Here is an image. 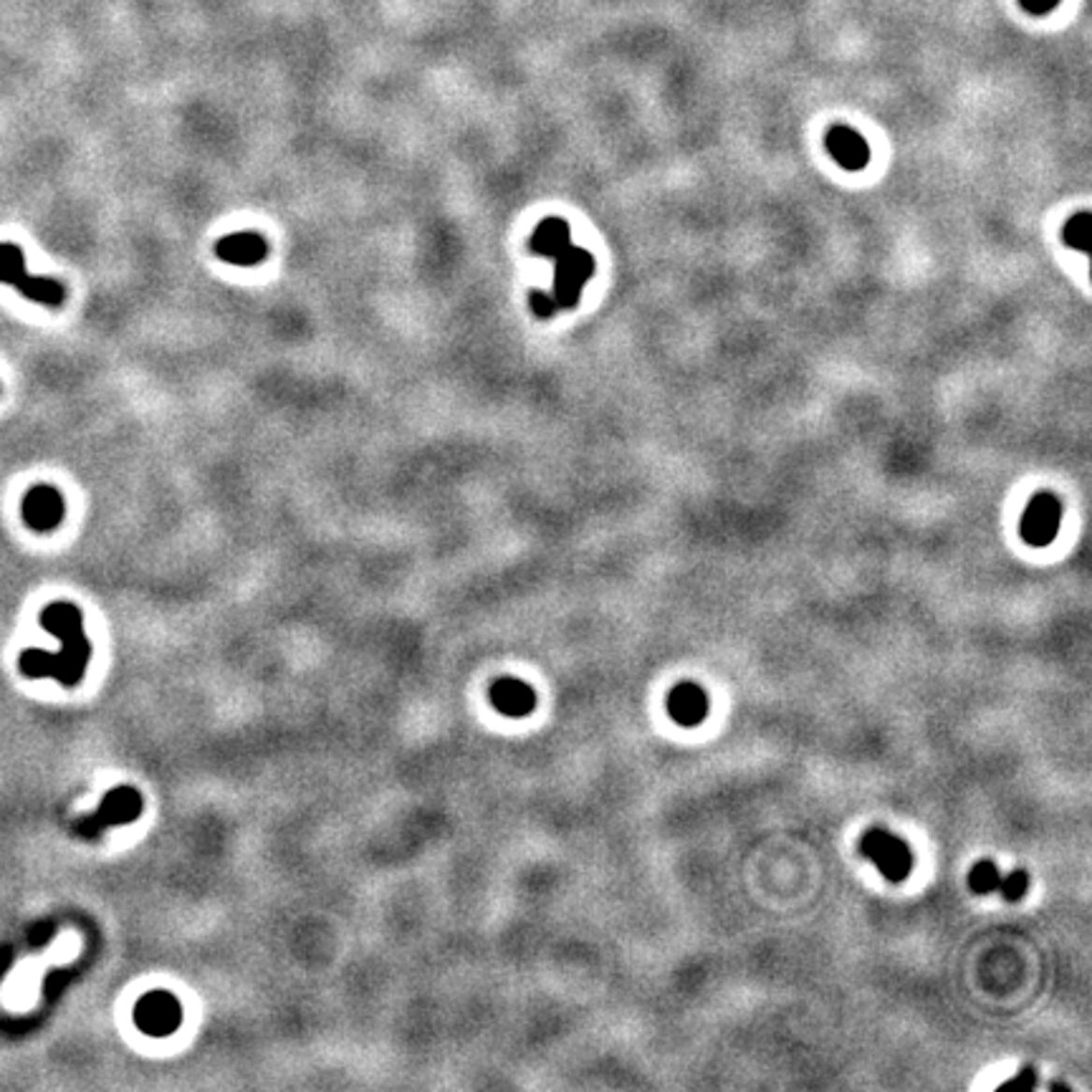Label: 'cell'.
<instances>
[{
    "label": "cell",
    "instance_id": "277c9868",
    "mask_svg": "<svg viewBox=\"0 0 1092 1092\" xmlns=\"http://www.w3.org/2000/svg\"><path fill=\"white\" fill-rule=\"evenodd\" d=\"M595 268H597L595 256L580 246L564 248L559 256H554V291H552V296L556 299V307H577L582 289L595 276Z\"/></svg>",
    "mask_w": 1092,
    "mask_h": 1092
},
{
    "label": "cell",
    "instance_id": "e0dca14e",
    "mask_svg": "<svg viewBox=\"0 0 1092 1092\" xmlns=\"http://www.w3.org/2000/svg\"><path fill=\"white\" fill-rule=\"evenodd\" d=\"M1034 1087H1037V1070L1034 1067H1024L1014 1080H1007L1001 1085V1090H1034Z\"/></svg>",
    "mask_w": 1092,
    "mask_h": 1092
},
{
    "label": "cell",
    "instance_id": "2e32d148",
    "mask_svg": "<svg viewBox=\"0 0 1092 1092\" xmlns=\"http://www.w3.org/2000/svg\"><path fill=\"white\" fill-rule=\"evenodd\" d=\"M531 311L539 316V319H549V316L556 314V299L552 296V294H546V291H531Z\"/></svg>",
    "mask_w": 1092,
    "mask_h": 1092
},
{
    "label": "cell",
    "instance_id": "7c38bea8",
    "mask_svg": "<svg viewBox=\"0 0 1092 1092\" xmlns=\"http://www.w3.org/2000/svg\"><path fill=\"white\" fill-rule=\"evenodd\" d=\"M569 246H572V228L562 218H546V221L539 223L537 231H534L529 240L531 253L544 258L559 256L564 248Z\"/></svg>",
    "mask_w": 1092,
    "mask_h": 1092
},
{
    "label": "cell",
    "instance_id": "ba28073f",
    "mask_svg": "<svg viewBox=\"0 0 1092 1092\" xmlns=\"http://www.w3.org/2000/svg\"><path fill=\"white\" fill-rule=\"evenodd\" d=\"M825 145H827V152L835 157V163L845 170L860 172L870 165V145L853 127L835 124L825 136Z\"/></svg>",
    "mask_w": 1092,
    "mask_h": 1092
},
{
    "label": "cell",
    "instance_id": "7a4b0ae2",
    "mask_svg": "<svg viewBox=\"0 0 1092 1092\" xmlns=\"http://www.w3.org/2000/svg\"><path fill=\"white\" fill-rule=\"evenodd\" d=\"M0 283L18 289L26 299L43 307H61L66 301V286L56 279L31 276L26 271V256L16 243H0Z\"/></svg>",
    "mask_w": 1092,
    "mask_h": 1092
},
{
    "label": "cell",
    "instance_id": "9a60e30c",
    "mask_svg": "<svg viewBox=\"0 0 1092 1092\" xmlns=\"http://www.w3.org/2000/svg\"><path fill=\"white\" fill-rule=\"evenodd\" d=\"M1027 890H1029V875L1024 870H1012L1009 875H1001L997 887V893H1001V898H1004L1007 903L1022 900V898L1027 896Z\"/></svg>",
    "mask_w": 1092,
    "mask_h": 1092
},
{
    "label": "cell",
    "instance_id": "30bf717a",
    "mask_svg": "<svg viewBox=\"0 0 1092 1092\" xmlns=\"http://www.w3.org/2000/svg\"><path fill=\"white\" fill-rule=\"evenodd\" d=\"M491 703L504 716L524 718L537 709V693L529 682L519 681V678H498L491 685Z\"/></svg>",
    "mask_w": 1092,
    "mask_h": 1092
},
{
    "label": "cell",
    "instance_id": "5b68a950",
    "mask_svg": "<svg viewBox=\"0 0 1092 1092\" xmlns=\"http://www.w3.org/2000/svg\"><path fill=\"white\" fill-rule=\"evenodd\" d=\"M1062 524V501L1055 494L1042 491L1027 504L1019 521V534L1029 546H1050L1059 534Z\"/></svg>",
    "mask_w": 1092,
    "mask_h": 1092
},
{
    "label": "cell",
    "instance_id": "8fae6325",
    "mask_svg": "<svg viewBox=\"0 0 1092 1092\" xmlns=\"http://www.w3.org/2000/svg\"><path fill=\"white\" fill-rule=\"evenodd\" d=\"M215 256L231 266H258L268 256V240L258 233H231L215 243Z\"/></svg>",
    "mask_w": 1092,
    "mask_h": 1092
},
{
    "label": "cell",
    "instance_id": "3957f363",
    "mask_svg": "<svg viewBox=\"0 0 1092 1092\" xmlns=\"http://www.w3.org/2000/svg\"><path fill=\"white\" fill-rule=\"evenodd\" d=\"M860 853L890 883H903L913 872V853H911V847L905 845L900 837L883 827H872L862 835Z\"/></svg>",
    "mask_w": 1092,
    "mask_h": 1092
},
{
    "label": "cell",
    "instance_id": "9c48e42d",
    "mask_svg": "<svg viewBox=\"0 0 1092 1092\" xmlns=\"http://www.w3.org/2000/svg\"><path fill=\"white\" fill-rule=\"evenodd\" d=\"M709 709L711 700L698 682H678L668 696V713L675 724L685 726V728L703 724L709 716Z\"/></svg>",
    "mask_w": 1092,
    "mask_h": 1092
},
{
    "label": "cell",
    "instance_id": "ac0fdd59",
    "mask_svg": "<svg viewBox=\"0 0 1092 1092\" xmlns=\"http://www.w3.org/2000/svg\"><path fill=\"white\" fill-rule=\"evenodd\" d=\"M1019 3L1024 6V10H1029L1034 16H1042V13H1050L1059 0H1019Z\"/></svg>",
    "mask_w": 1092,
    "mask_h": 1092
},
{
    "label": "cell",
    "instance_id": "6da1fadb",
    "mask_svg": "<svg viewBox=\"0 0 1092 1092\" xmlns=\"http://www.w3.org/2000/svg\"><path fill=\"white\" fill-rule=\"evenodd\" d=\"M41 623L61 640L59 655L43 650H26L18 657L21 673L28 678H56L64 685H77L86 673L92 645L84 635V614L71 602H51L41 612Z\"/></svg>",
    "mask_w": 1092,
    "mask_h": 1092
},
{
    "label": "cell",
    "instance_id": "8992f818",
    "mask_svg": "<svg viewBox=\"0 0 1092 1092\" xmlns=\"http://www.w3.org/2000/svg\"><path fill=\"white\" fill-rule=\"evenodd\" d=\"M135 1024L147 1037H170L182 1024V1007L170 991H150L136 1001Z\"/></svg>",
    "mask_w": 1092,
    "mask_h": 1092
},
{
    "label": "cell",
    "instance_id": "4fadbf2b",
    "mask_svg": "<svg viewBox=\"0 0 1092 1092\" xmlns=\"http://www.w3.org/2000/svg\"><path fill=\"white\" fill-rule=\"evenodd\" d=\"M999 880H1001V872H999V868L991 860L976 862L971 868V872H969V887H971L976 896H991V893H997Z\"/></svg>",
    "mask_w": 1092,
    "mask_h": 1092
},
{
    "label": "cell",
    "instance_id": "52a82bcc",
    "mask_svg": "<svg viewBox=\"0 0 1092 1092\" xmlns=\"http://www.w3.org/2000/svg\"><path fill=\"white\" fill-rule=\"evenodd\" d=\"M21 513L34 531H53L66 516V501L56 488L41 483L23 496Z\"/></svg>",
    "mask_w": 1092,
    "mask_h": 1092
},
{
    "label": "cell",
    "instance_id": "d6986e66",
    "mask_svg": "<svg viewBox=\"0 0 1092 1092\" xmlns=\"http://www.w3.org/2000/svg\"><path fill=\"white\" fill-rule=\"evenodd\" d=\"M1050 1090H1062V1092H1072V1087L1067 1083H1050Z\"/></svg>",
    "mask_w": 1092,
    "mask_h": 1092
},
{
    "label": "cell",
    "instance_id": "5bb4252c",
    "mask_svg": "<svg viewBox=\"0 0 1092 1092\" xmlns=\"http://www.w3.org/2000/svg\"><path fill=\"white\" fill-rule=\"evenodd\" d=\"M1062 240H1065V246L1075 248L1080 253H1087L1090 251V213L1072 215L1065 223Z\"/></svg>",
    "mask_w": 1092,
    "mask_h": 1092
}]
</instances>
